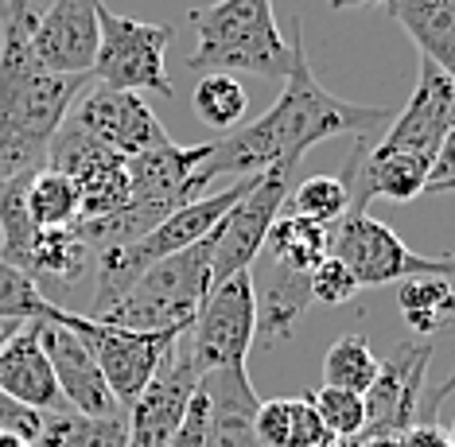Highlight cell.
Here are the masks:
<instances>
[{
    "label": "cell",
    "mask_w": 455,
    "mask_h": 447,
    "mask_svg": "<svg viewBox=\"0 0 455 447\" xmlns=\"http://www.w3.org/2000/svg\"><path fill=\"white\" fill-rule=\"evenodd\" d=\"M448 393H455V366H451V373H448V378H443L440 386L432 389V397H428V409H424V417H420V420H436V409H440L443 401H448Z\"/></svg>",
    "instance_id": "8d00e7d4"
},
{
    "label": "cell",
    "mask_w": 455,
    "mask_h": 447,
    "mask_svg": "<svg viewBox=\"0 0 455 447\" xmlns=\"http://www.w3.org/2000/svg\"><path fill=\"white\" fill-rule=\"evenodd\" d=\"M331 8H374V4H389V0H327Z\"/></svg>",
    "instance_id": "f35d334b"
},
{
    "label": "cell",
    "mask_w": 455,
    "mask_h": 447,
    "mask_svg": "<svg viewBox=\"0 0 455 447\" xmlns=\"http://www.w3.org/2000/svg\"><path fill=\"white\" fill-rule=\"evenodd\" d=\"M448 432V447H455V420H451V428H443Z\"/></svg>",
    "instance_id": "ee69618b"
},
{
    "label": "cell",
    "mask_w": 455,
    "mask_h": 447,
    "mask_svg": "<svg viewBox=\"0 0 455 447\" xmlns=\"http://www.w3.org/2000/svg\"><path fill=\"white\" fill-rule=\"evenodd\" d=\"M257 440L261 447H323L331 432L307 397H273L257 404Z\"/></svg>",
    "instance_id": "603a6c76"
},
{
    "label": "cell",
    "mask_w": 455,
    "mask_h": 447,
    "mask_svg": "<svg viewBox=\"0 0 455 447\" xmlns=\"http://www.w3.org/2000/svg\"><path fill=\"white\" fill-rule=\"evenodd\" d=\"M284 211L307 218V222H319V226H335L350 211V191L339 175H312L304 183H292Z\"/></svg>",
    "instance_id": "f1b7e54d"
},
{
    "label": "cell",
    "mask_w": 455,
    "mask_h": 447,
    "mask_svg": "<svg viewBox=\"0 0 455 447\" xmlns=\"http://www.w3.org/2000/svg\"><path fill=\"white\" fill-rule=\"evenodd\" d=\"M199 386L211 401V420H206V447H261L257 440V397L245 366L203 373Z\"/></svg>",
    "instance_id": "d6986e66"
},
{
    "label": "cell",
    "mask_w": 455,
    "mask_h": 447,
    "mask_svg": "<svg viewBox=\"0 0 455 447\" xmlns=\"http://www.w3.org/2000/svg\"><path fill=\"white\" fill-rule=\"evenodd\" d=\"M362 447H401V435H374V440H362Z\"/></svg>",
    "instance_id": "60d3db41"
},
{
    "label": "cell",
    "mask_w": 455,
    "mask_h": 447,
    "mask_svg": "<svg viewBox=\"0 0 455 447\" xmlns=\"http://www.w3.org/2000/svg\"><path fill=\"white\" fill-rule=\"evenodd\" d=\"M47 164L70 175V183L78 187L82 222L106 218L129 199V156L106 148L90 132H82L70 117L55 132V140H51Z\"/></svg>",
    "instance_id": "7c38bea8"
},
{
    "label": "cell",
    "mask_w": 455,
    "mask_h": 447,
    "mask_svg": "<svg viewBox=\"0 0 455 447\" xmlns=\"http://www.w3.org/2000/svg\"><path fill=\"white\" fill-rule=\"evenodd\" d=\"M0 393H8L12 401L28 404L36 412H59L67 409L63 393H59L55 370L44 355L36 323H20V331L4 342L0 350Z\"/></svg>",
    "instance_id": "ffe728a7"
},
{
    "label": "cell",
    "mask_w": 455,
    "mask_h": 447,
    "mask_svg": "<svg viewBox=\"0 0 455 447\" xmlns=\"http://www.w3.org/2000/svg\"><path fill=\"white\" fill-rule=\"evenodd\" d=\"M397 315L417 339H432L455 327V284L451 276H409L397 284Z\"/></svg>",
    "instance_id": "7402d4cb"
},
{
    "label": "cell",
    "mask_w": 455,
    "mask_h": 447,
    "mask_svg": "<svg viewBox=\"0 0 455 447\" xmlns=\"http://www.w3.org/2000/svg\"><path fill=\"white\" fill-rule=\"evenodd\" d=\"M28 4H32V0H0V28H4L8 20H12L20 8H28Z\"/></svg>",
    "instance_id": "74e56055"
},
{
    "label": "cell",
    "mask_w": 455,
    "mask_h": 447,
    "mask_svg": "<svg viewBox=\"0 0 455 447\" xmlns=\"http://www.w3.org/2000/svg\"><path fill=\"white\" fill-rule=\"evenodd\" d=\"M362 292L355 273L339 261V257H323L312 273H307V296L312 304H323V307H339V304H350Z\"/></svg>",
    "instance_id": "1f68e13d"
},
{
    "label": "cell",
    "mask_w": 455,
    "mask_h": 447,
    "mask_svg": "<svg viewBox=\"0 0 455 447\" xmlns=\"http://www.w3.org/2000/svg\"><path fill=\"white\" fill-rule=\"evenodd\" d=\"M455 129V82L420 59L417 90L405 109L393 113L381 137H358L347 156L343 175L350 191V211H366L374 199L412 203L424 195L428 168L436 160L443 137Z\"/></svg>",
    "instance_id": "7a4b0ae2"
},
{
    "label": "cell",
    "mask_w": 455,
    "mask_h": 447,
    "mask_svg": "<svg viewBox=\"0 0 455 447\" xmlns=\"http://www.w3.org/2000/svg\"><path fill=\"white\" fill-rule=\"evenodd\" d=\"M323 447H362V435H331Z\"/></svg>",
    "instance_id": "ab89813d"
},
{
    "label": "cell",
    "mask_w": 455,
    "mask_h": 447,
    "mask_svg": "<svg viewBox=\"0 0 455 447\" xmlns=\"http://www.w3.org/2000/svg\"><path fill=\"white\" fill-rule=\"evenodd\" d=\"M292 183H296V168L276 164V168H268L261 180H257L253 191L219 222V230H214V284L230 280L234 273L253 268V261L265 249L268 226L284 211V199H288V191H292Z\"/></svg>",
    "instance_id": "4fadbf2b"
},
{
    "label": "cell",
    "mask_w": 455,
    "mask_h": 447,
    "mask_svg": "<svg viewBox=\"0 0 455 447\" xmlns=\"http://www.w3.org/2000/svg\"><path fill=\"white\" fill-rule=\"evenodd\" d=\"M55 304L44 288L36 284L24 268L8 265L0 257V319H16V323H39V319H51L55 315Z\"/></svg>",
    "instance_id": "f546056e"
},
{
    "label": "cell",
    "mask_w": 455,
    "mask_h": 447,
    "mask_svg": "<svg viewBox=\"0 0 455 447\" xmlns=\"http://www.w3.org/2000/svg\"><path fill=\"white\" fill-rule=\"evenodd\" d=\"M257 342V276L253 268L234 273L230 280L211 288V296L203 299L199 315L188 331V350L195 370L214 373L245 366V355Z\"/></svg>",
    "instance_id": "8fae6325"
},
{
    "label": "cell",
    "mask_w": 455,
    "mask_h": 447,
    "mask_svg": "<svg viewBox=\"0 0 455 447\" xmlns=\"http://www.w3.org/2000/svg\"><path fill=\"white\" fill-rule=\"evenodd\" d=\"M0 447H32V443L20 440V435H0Z\"/></svg>",
    "instance_id": "7bdbcfd3"
},
{
    "label": "cell",
    "mask_w": 455,
    "mask_h": 447,
    "mask_svg": "<svg viewBox=\"0 0 455 447\" xmlns=\"http://www.w3.org/2000/svg\"><path fill=\"white\" fill-rule=\"evenodd\" d=\"M199 389V370L188 350V331L172 342V350L152 373V381L140 389V397L125 409L129 447H168L180 432V420Z\"/></svg>",
    "instance_id": "5bb4252c"
},
{
    "label": "cell",
    "mask_w": 455,
    "mask_h": 447,
    "mask_svg": "<svg viewBox=\"0 0 455 447\" xmlns=\"http://www.w3.org/2000/svg\"><path fill=\"white\" fill-rule=\"evenodd\" d=\"M211 156V140L183 148V144H160L140 156H129V199L106 218L78 222V234L94 253L113 245H129L160 226L168 214L195 199H203L211 180L203 175V160Z\"/></svg>",
    "instance_id": "277c9868"
},
{
    "label": "cell",
    "mask_w": 455,
    "mask_h": 447,
    "mask_svg": "<svg viewBox=\"0 0 455 447\" xmlns=\"http://www.w3.org/2000/svg\"><path fill=\"white\" fill-rule=\"evenodd\" d=\"M214 230L203 242L144 268L125 288V296L113 299L94 319H106V323H117L129 331H164V335L191 331L203 299L214 288Z\"/></svg>",
    "instance_id": "8992f818"
},
{
    "label": "cell",
    "mask_w": 455,
    "mask_h": 447,
    "mask_svg": "<svg viewBox=\"0 0 455 447\" xmlns=\"http://www.w3.org/2000/svg\"><path fill=\"white\" fill-rule=\"evenodd\" d=\"M381 358L370 350V339L358 331H347L343 339L331 342L323 355V386L347 389V393H366L378 378Z\"/></svg>",
    "instance_id": "83f0119b"
},
{
    "label": "cell",
    "mask_w": 455,
    "mask_h": 447,
    "mask_svg": "<svg viewBox=\"0 0 455 447\" xmlns=\"http://www.w3.org/2000/svg\"><path fill=\"white\" fill-rule=\"evenodd\" d=\"M401 447H448V432L436 420H417L409 432H401Z\"/></svg>",
    "instance_id": "d590c367"
},
{
    "label": "cell",
    "mask_w": 455,
    "mask_h": 447,
    "mask_svg": "<svg viewBox=\"0 0 455 447\" xmlns=\"http://www.w3.org/2000/svg\"><path fill=\"white\" fill-rule=\"evenodd\" d=\"M39 428H44V412L28 409V404L12 401L8 393H0V435H20V440L32 443Z\"/></svg>",
    "instance_id": "d6a6232c"
},
{
    "label": "cell",
    "mask_w": 455,
    "mask_h": 447,
    "mask_svg": "<svg viewBox=\"0 0 455 447\" xmlns=\"http://www.w3.org/2000/svg\"><path fill=\"white\" fill-rule=\"evenodd\" d=\"M261 175H242L237 183L222 187V191L203 195V199L180 206V211L168 214L160 226H152V230L144 237H137V242L113 245V249L94 253V299H90L86 315H101L113 299L125 296V288L144 273V268H152L156 261H164V257H172V253H180V249L203 242V237L253 191Z\"/></svg>",
    "instance_id": "52a82bcc"
},
{
    "label": "cell",
    "mask_w": 455,
    "mask_h": 447,
    "mask_svg": "<svg viewBox=\"0 0 455 447\" xmlns=\"http://www.w3.org/2000/svg\"><path fill=\"white\" fill-rule=\"evenodd\" d=\"M292 62H288L281 98L268 106L257 121H245L242 129L211 140V156L203 160L206 180L219 175H261L276 164L299 172V160L331 137H381V129L393 121L389 106H355V101L331 93L323 82H315L312 62L304 51V28L292 24Z\"/></svg>",
    "instance_id": "6da1fadb"
},
{
    "label": "cell",
    "mask_w": 455,
    "mask_h": 447,
    "mask_svg": "<svg viewBox=\"0 0 455 447\" xmlns=\"http://www.w3.org/2000/svg\"><path fill=\"white\" fill-rule=\"evenodd\" d=\"M51 319L70 327L82 339V347L94 355L98 370L106 373L121 409H129L140 397V389L152 381V373H156L164 355L172 350V342L180 339V335H164V331H129V327L106 323V319H94L75 307H55Z\"/></svg>",
    "instance_id": "30bf717a"
},
{
    "label": "cell",
    "mask_w": 455,
    "mask_h": 447,
    "mask_svg": "<svg viewBox=\"0 0 455 447\" xmlns=\"http://www.w3.org/2000/svg\"><path fill=\"white\" fill-rule=\"evenodd\" d=\"M191 109L203 124H211V129H219V132H230V129H242L245 124L250 93H245V86L234 75H203L195 82Z\"/></svg>",
    "instance_id": "4316f807"
},
{
    "label": "cell",
    "mask_w": 455,
    "mask_h": 447,
    "mask_svg": "<svg viewBox=\"0 0 455 447\" xmlns=\"http://www.w3.org/2000/svg\"><path fill=\"white\" fill-rule=\"evenodd\" d=\"M172 36V24H148L98 4V59L90 75H98V82L109 90L175 98L168 62H164Z\"/></svg>",
    "instance_id": "ba28073f"
},
{
    "label": "cell",
    "mask_w": 455,
    "mask_h": 447,
    "mask_svg": "<svg viewBox=\"0 0 455 447\" xmlns=\"http://www.w3.org/2000/svg\"><path fill=\"white\" fill-rule=\"evenodd\" d=\"M16 331H20V323H16V319H0V350H4V342L12 339Z\"/></svg>",
    "instance_id": "b9f144b4"
},
{
    "label": "cell",
    "mask_w": 455,
    "mask_h": 447,
    "mask_svg": "<svg viewBox=\"0 0 455 447\" xmlns=\"http://www.w3.org/2000/svg\"><path fill=\"white\" fill-rule=\"evenodd\" d=\"M312 404L331 435H362V428H366V401H362V393L319 386Z\"/></svg>",
    "instance_id": "4dcf8cb0"
},
{
    "label": "cell",
    "mask_w": 455,
    "mask_h": 447,
    "mask_svg": "<svg viewBox=\"0 0 455 447\" xmlns=\"http://www.w3.org/2000/svg\"><path fill=\"white\" fill-rule=\"evenodd\" d=\"M32 447H129L125 417H82L75 409L44 412Z\"/></svg>",
    "instance_id": "484cf974"
},
{
    "label": "cell",
    "mask_w": 455,
    "mask_h": 447,
    "mask_svg": "<svg viewBox=\"0 0 455 447\" xmlns=\"http://www.w3.org/2000/svg\"><path fill=\"white\" fill-rule=\"evenodd\" d=\"M188 20L195 28L188 67L199 75H288L292 39L276 24L273 0H219L195 8Z\"/></svg>",
    "instance_id": "5b68a950"
},
{
    "label": "cell",
    "mask_w": 455,
    "mask_h": 447,
    "mask_svg": "<svg viewBox=\"0 0 455 447\" xmlns=\"http://www.w3.org/2000/svg\"><path fill=\"white\" fill-rule=\"evenodd\" d=\"M432 342L409 339L393 347V355L378 366L374 386L362 393L366 401V428L362 440L374 435H401L424 417V378H428Z\"/></svg>",
    "instance_id": "9a60e30c"
},
{
    "label": "cell",
    "mask_w": 455,
    "mask_h": 447,
    "mask_svg": "<svg viewBox=\"0 0 455 447\" xmlns=\"http://www.w3.org/2000/svg\"><path fill=\"white\" fill-rule=\"evenodd\" d=\"M455 191V129L443 137L436 160L428 168V183H424V195H451Z\"/></svg>",
    "instance_id": "e575fe53"
},
{
    "label": "cell",
    "mask_w": 455,
    "mask_h": 447,
    "mask_svg": "<svg viewBox=\"0 0 455 447\" xmlns=\"http://www.w3.org/2000/svg\"><path fill=\"white\" fill-rule=\"evenodd\" d=\"M32 20L36 8L28 4L0 28V183L44 168L51 140L86 86V75H55L32 55Z\"/></svg>",
    "instance_id": "3957f363"
},
{
    "label": "cell",
    "mask_w": 455,
    "mask_h": 447,
    "mask_svg": "<svg viewBox=\"0 0 455 447\" xmlns=\"http://www.w3.org/2000/svg\"><path fill=\"white\" fill-rule=\"evenodd\" d=\"M265 249H268V265L307 276L323 257H331V226L307 222L299 214H281L268 226Z\"/></svg>",
    "instance_id": "cb8c5ba5"
},
{
    "label": "cell",
    "mask_w": 455,
    "mask_h": 447,
    "mask_svg": "<svg viewBox=\"0 0 455 447\" xmlns=\"http://www.w3.org/2000/svg\"><path fill=\"white\" fill-rule=\"evenodd\" d=\"M98 4L101 0H55L36 12L28 28L32 55L55 75H90L98 59Z\"/></svg>",
    "instance_id": "e0dca14e"
},
{
    "label": "cell",
    "mask_w": 455,
    "mask_h": 447,
    "mask_svg": "<svg viewBox=\"0 0 455 447\" xmlns=\"http://www.w3.org/2000/svg\"><path fill=\"white\" fill-rule=\"evenodd\" d=\"M331 257L355 273L358 288H386L409 276H455V253L424 257L366 211H347L331 226Z\"/></svg>",
    "instance_id": "9c48e42d"
},
{
    "label": "cell",
    "mask_w": 455,
    "mask_h": 447,
    "mask_svg": "<svg viewBox=\"0 0 455 447\" xmlns=\"http://www.w3.org/2000/svg\"><path fill=\"white\" fill-rule=\"evenodd\" d=\"M24 206L39 230H67V226L82 222L78 187L70 183V175L51 168V164H44L24 180Z\"/></svg>",
    "instance_id": "d4e9b609"
},
{
    "label": "cell",
    "mask_w": 455,
    "mask_h": 447,
    "mask_svg": "<svg viewBox=\"0 0 455 447\" xmlns=\"http://www.w3.org/2000/svg\"><path fill=\"white\" fill-rule=\"evenodd\" d=\"M36 331H39V342H44L51 370H55V381H59L67 409L82 412V417H125V409L113 397L106 373L98 370L94 355L82 347V339L75 331L55 323V319H39Z\"/></svg>",
    "instance_id": "ac0fdd59"
},
{
    "label": "cell",
    "mask_w": 455,
    "mask_h": 447,
    "mask_svg": "<svg viewBox=\"0 0 455 447\" xmlns=\"http://www.w3.org/2000/svg\"><path fill=\"white\" fill-rule=\"evenodd\" d=\"M206 420H211V401H206V393L199 386L180 420V432H175V440L168 447H206Z\"/></svg>",
    "instance_id": "836d02e7"
},
{
    "label": "cell",
    "mask_w": 455,
    "mask_h": 447,
    "mask_svg": "<svg viewBox=\"0 0 455 447\" xmlns=\"http://www.w3.org/2000/svg\"><path fill=\"white\" fill-rule=\"evenodd\" d=\"M70 121L121 156H140L172 140L160 117L148 109L144 93H132V90H109V86L90 90L70 109Z\"/></svg>",
    "instance_id": "2e32d148"
},
{
    "label": "cell",
    "mask_w": 455,
    "mask_h": 447,
    "mask_svg": "<svg viewBox=\"0 0 455 447\" xmlns=\"http://www.w3.org/2000/svg\"><path fill=\"white\" fill-rule=\"evenodd\" d=\"M389 12L428 59L455 82V0H389Z\"/></svg>",
    "instance_id": "44dd1931"
}]
</instances>
